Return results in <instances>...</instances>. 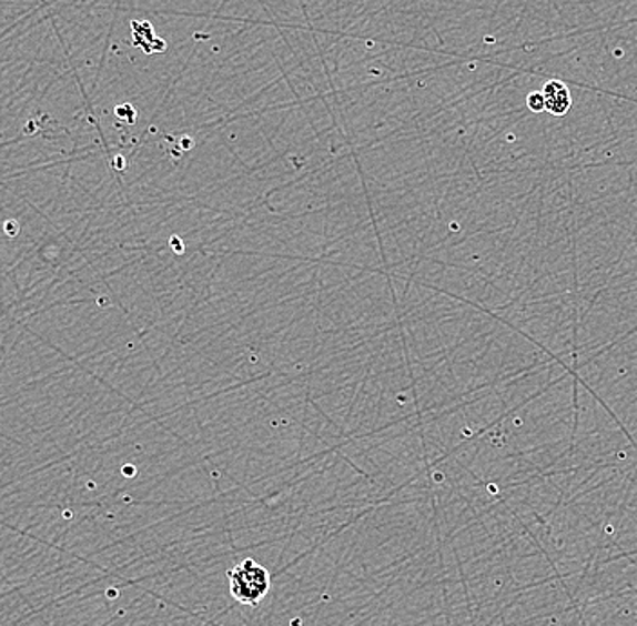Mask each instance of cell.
<instances>
[{
    "label": "cell",
    "instance_id": "6da1fadb",
    "mask_svg": "<svg viewBox=\"0 0 637 626\" xmlns=\"http://www.w3.org/2000/svg\"><path fill=\"white\" fill-rule=\"evenodd\" d=\"M229 588L235 602L246 607H257L270 590V574L255 559L246 558L232 567L229 573Z\"/></svg>",
    "mask_w": 637,
    "mask_h": 626
},
{
    "label": "cell",
    "instance_id": "7a4b0ae2",
    "mask_svg": "<svg viewBox=\"0 0 637 626\" xmlns=\"http://www.w3.org/2000/svg\"><path fill=\"white\" fill-rule=\"evenodd\" d=\"M542 93L545 97V111L554 117H565L573 108L569 88L562 80H549Z\"/></svg>",
    "mask_w": 637,
    "mask_h": 626
},
{
    "label": "cell",
    "instance_id": "3957f363",
    "mask_svg": "<svg viewBox=\"0 0 637 626\" xmlns=\"http://www.w3.org/2000/svg\"><path fill=\"white\" fill-rule=\"evenodd\" d=\"M527 108L533 111V113H544L545 111V97L544 93L535 91L527 97Z\"/></svg>",
    "mask_w": 637,
    "mask_h": 626
}]
</instances>
